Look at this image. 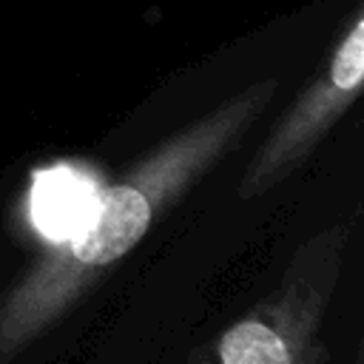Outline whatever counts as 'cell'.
<instances>
[{"instance_id": "1", "label": "cell", "mask_w": 364, "mask_h": 364, "mask_svg": "<svg viewBox=\"0 0 364 364\" xmlns=\"http://www.w3.org/2000/svg\"><path fill=\"white\" fill-rule=\"evenodd\" d=\"M267 97L270 85L250 88L156 148L117 185L100 188L82 228L60 242L0 301V364H11L108 267L134 250L154 222L239 142Z\"/></svg>"}, {"instance_id": "2", "label": "cell", "mask_w": 364, "mask_h": 364, "mask_svg": "<svg viewBox=\"0 0 364 364\" xmlns=\"http://www.w3.org/2000/svg\"><path fill=\"white\" fill-rule=\"evenodd\" d=\"M344 239L347 228L336 225L304 245L279 290L219 336L216 364H310Z\"/></svg>"}, {"instance_id": "3", "label": "cell", "mask_w": 364, "mask_h": 364, "mask_svg": "<svg viewBox=\"0 0 364 364\" xmlns=\"http://www.w3.org/2000/svg\"><path fill=\"white\" fill-rule=\"evenodd\" d=\"M361 80H364V23L355 20L350 34L338 46L327 77L299 100V105L270 134V139L262 145V151L245 171L239 182V196L253 199L284 182L316 148L324 131L344 114V108L358 94Z\"/></svg>"}, {"instance_id": "4", "label": "cell", "mask_w": 364, "mask_h": 364, "mask_svg": "<svg viewBox=\"0 0 364 364\" xmlns=\"http://www.w3.org/2000/svg\"><path fill=\"white\" fill-rule=\"evenodd\" d=\"M97 193L100 185L71 165H54L48 171H40L28 196L31 222L48 242L60 245L82 228L97 202Z\"/></svg>"}]
</instances>
